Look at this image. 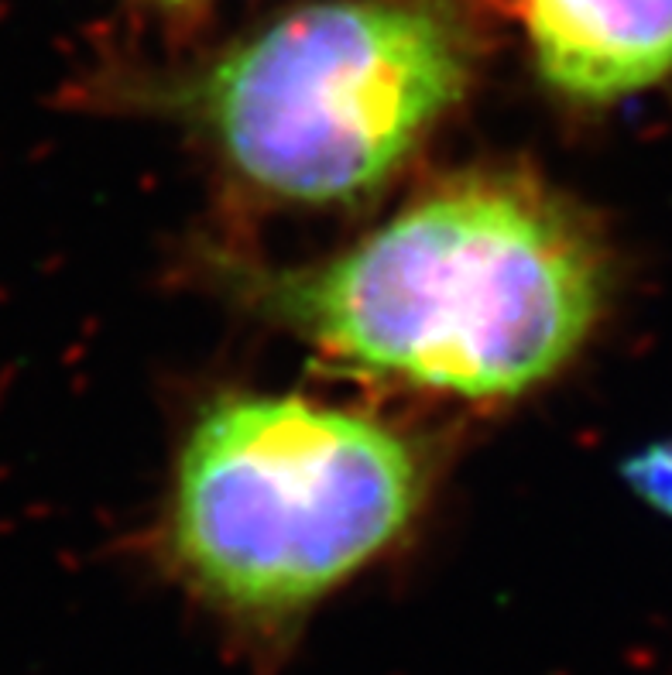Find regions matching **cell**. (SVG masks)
Returning <instances> with one entry per match:
<instances>
[{
	"mask_svg": "<svg viewBox=\"0 0 672 675\" xmlns=\"http://www.w3.org/2000/svg\"><path fill=\"white\" fill-rule=\"evenodd\" d=\"M604 299L573 213L511 179H467L405 206L278 302L316 347L463 398H511L556 374Z\"/></svg>",
	"mask_w": 672,
	"mask_h": 675,
	"instance_id": "obj_1",
	"label": "cell"
},
{
	"mask_svg": "<svg viewBox=\"0 0 672 675\" xmlns=\"http://www.w3.org/2000/svg\"><path fill=\"white\" fill-rule=\"evenodd\" d=\"M419 494V456L388 425L306 398H227L182 449L175 556L227 607L282 614L378 556Z\"/></svg>",
	"mask_w": 672,
	"mask_h": 675,
	"instance_id": "obj_2",
	"label": "cell"
},
{
	"mask_svg": "<svg viewBox=\"0 0 672 675\" xmlns=\"http://www.w3.org/2000/svg\"><path fill=\"white\" fill-rule=\"evenodd\" d=\"M474 72L446 0H319L223 55L203 114L244 179L295 203L378 189Z\"/></svg>",
	"mask_w": 672,
	"mask_h": 675,
	"instance_id": "obj_3",
	"label": "cell"
},
{
	"mask_svg": "<svg viewBox=\"0 0 672 675\" xmlns=\"http://www.w3.org/2000/svg\"><path fill=\"white\" fill-rule=\"evenodd\" d=\"M542 76L563 96L611 103L672 76V0H525Z\"/></svg>",
	"mask_w": 672,
	"mask_h": 675,
	"instance_id": "obj_4",
	"label": "cell"
},
{
	"mask_svg": "<svg viewBox=\"0 0 672 675\" xmlns=\"http://www.w3.org/2000/svg\"><path fill=\"white\" fill-rule=\"evenodd\" d=\"M628 477L648 504L672 514V443H662L635 456L628 466Z\"/></svg>",
	"mask_w": 672,
	"mask_h": 675,
	"instance_id": "obj_5",
	"label": "cell"
},
{
	"mask_svg": "<svg viewBox=\"0 0 672 675\" xmlns=\"http://www.w3.org/2000/svg\"><path fill=\"white\" fill-rule=\"evenodd\" d=\"M158 4H189V0H158Z\"/></svg>",
	"mask_w": 672,
	"mask_h": 675,
	"instance_id": "obj_6",
	"label": "cell"
}]
</instances>
